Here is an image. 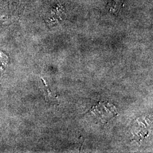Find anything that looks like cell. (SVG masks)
Returning a JSON list of instances; mask_svg holds the SVG:
<instances>
[]
</instances>
